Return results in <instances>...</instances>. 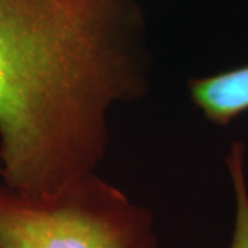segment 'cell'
Wrapping results in <instances>:
<instances>
[{
	"instance_id": "obj_4",
	"label": "cell",
	"mask_w": 248,
	"mask_h": 248,
	"mask_svg": "<svg viewBox=\"0 0 248 248\" xmlns=\"http://www.w3.org/2000/svg\"><path fill=\"white\" fill-rule=\"evenodd\" d=\"M226 164L236 197L234 231L229 248H248V187L244 170V145L241 142L232 145Z\"/></svg>"
},
{
	"instance_id": "obj_3",
	"label": "cell",
	"mask_w": 248,
	"mask_h": 248,
	"mask_svg": "<svg viewBox=\"0 0 248 248\" xmlns=\"http://www.w3.org/2000/svg\"><path fill=\"white\" fill-rule=\"evenodd\" d=\"M189 93L210 122L226 125L248 110V65L190 80Z\"/></svg>"
},
{
	"instance_id": "obj_2",
	"label": "cell",
	"mask_w": 248,
	"mask_h": 248,
	"mask_svg": "<svg viewBox=\"0 0 248 248\" xmlns=\"http://www.w3.org/2000/svg\"><path fill=\"white\" fill-rule=\"evenodd\" d=\"M0 248H161L152 213L93 171L32 199L0 185Z\"/></svg>"
},
{
	"instance_id": "obj_1",
	"label": "cell",
	"mask_w": 248,
	"mask_h": 248,
	"mask_svg": "<svg viewBox=\"0 0 248 248\" xmlns=\"http://www.w3.org/2000/svg\"><path fill=\"white\" fill-rule=\"evenodd\" d=\"M134 0H0V179L40 199L93 171L109 113L148 91Z\"/></svg>"
}]
</instances>
